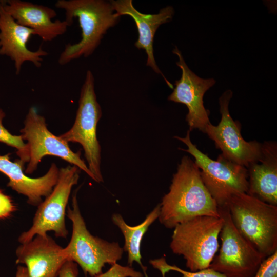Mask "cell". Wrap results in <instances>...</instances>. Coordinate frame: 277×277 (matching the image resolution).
Returning <instances> with one entry per match:
<instances>
[{"label": "cell", "mask_w": 277, "mask_h": 277, "mask_svg": "<svg viewBox=\"0 0 277 277\" xmlns=\"http://www.w3.org/2000/svg\"><path fill=\"white\" fill-rule=\"evenodd\" d=\"M253 277H277V251L262 262Z\"/></svg>", "instance_id": "23"}, {"label": "cell", "mask_w": 277, "mask_h": 277, "mask_svg": "<svg viewBox=\"0 0 277 277\" xmlns=\"http://www.w3.org/2000/svg\"><path fill=\"white\" fill-rule=\"evenodd\" d=\"M10 155V153L0 155V172L9 179L7 186L26 196L29 204L38 206L42 197L47 196L57 182L59 170L56 165L53 163L43 176L32 178L24 173L23 165L18 160L11 161Z\"/></svg>", "instance_id": "17"}, {"label": "cell", "mask_w": 277, "mask_h": 277, "mask_svg": "<svg viewBox=\"0 0 277 277\" xmlns=\"http://www.w3.org/2000/svg\"><path fill=\"white\" fill-rule=\"evenodd\" d=\"M67 215L72 222V232L63 252L67 260L80 265L85 274L94 277L102 272L106 264L113 265L122 259L124 250L118 242H108L88 231L79 209L76 192Z\"/></svg>", "instance_id": "5"}, {"label": "cell", "mask_w": 277, "mask_h": 277, "mask_svg": "<svg viewBox=\"0 0 277 277\" xmlns=\"http://www.w3.org/2000/svg\"><path fill=\"white\" fill-rule=\"evenodd\" d=\"M190 132L188 130L184 137L174 136L187 147V149H179L194 157L203 183L215 200L218 208H228L229 202L234 195L247 193V168L231 162L222 154L219 155L216 160L211 159L191 142Z\"/></svg>", "instance_id": "6"}, {"label": "cell", "mask_w": 277, "mask_h": 277, "mask_svg": "<svg viewBox=\"0 0 277 277\" xmlns=\"http://www.w3.org/2000/svg\"><path fill=\"white\" fill-rule=\"evenodd\" d=\"M160 208V203L147 215L143 222L134 226L128 225L118 213H114L112 216L113 223L119 228L124 236L125 244L123 248L128 253V264L131 267L134 262H137L142 268L145 277H148L147 268L143 265L141 261V243L149 227L158 219Z\"/></svg>", "instance_id": "19"}, {"label": "cell", "mask_w": 277, "mask_h": 277, "mask_svg": "<svg viewBox=\"0 0 277 277\" xmlns=\"http://www.w3.org/2000/svg\"><path fill=\"white\" fill-rule=\"evenodd\" d=\"M223 219L219 254L209 268L226 277H253L265 258L234 226L228 208H218Z\"/></svg>", "instance_id": "10"}, {"label": "cell", "mask_w": 277, "mask_h": 277, "mask_svg": "<svg viewBox=\"0 0 277 277\" xmlns=\"http://www.w3.org/2000/svg\"><path fill=\"white\" fill-rule=\"evenodd\" d=\"M149 263L161 272L163 277H165L166 273L171 270L182 273V277H226L223 274L209 267L194 272L187 271L176 266L169 265L167 263L165 258L151 260Z\"/></svg>", "instance_id": "20"}, {"label": "cell", "mask_w": 277, "mask_h": 277, "mask_svg": "<svg viewBox=\"0 0 277 277\" xmlns=\"http://www.w3.org/2000/svg\"><path fill=\"white\" fill-rule=\"evenodd\" d=\"M15 277H28L27 269L26 267L18 266Z\"/></svg>", "instance_id": "26"}, {"label": "cell", "mask_w": 277, "mask_h": 277, "mask_svg": "<svg viewBox=\"0 0 277 277\" xmlns=\"http://www.w3.org/2000/svg\"><path fill=\"white\" fill-rule=\"evenodd\" d=\"M102 114L95 92L94 76L91 71L88 70L81 88L74 123L68 131L59 136L68 143L81 145L88 167L94 181L98 183L103 182L101 170V147L96 133Z\"/></svg>", "instance_id": "8"}, {"label": "cell", "mask_w": 277, "mask_h": 277, "mask_svg": "<svg viewBox=\"0 0 277 277\" xmlns=\"http://www.w3.org/2000/svg\"><path fill=\"white\" fill-rule=\"evenodd\" d=\"M77 264L71 261H66L61 268L56 277H77Z\"/></svg>", "instance_id": "25"}, {"label": "cell", "mask_w": 277, "mask_h": 277, "mask_svg": "<svg viewBox=\"0 0 277 277\" xmlns=\"http://www.w3.org/2000/svg\"><path fill=\"white\" fill-rule=\"evenodd\" d=\"M16 264L26 265L28 277H56L67 259L63 248L47 234L36 235L16 250Z\"/></svg>", "instance_id": "13"}, {"label": "cell", "mask_w": 277, "mask_h": 277, "mask_svg": "<svg viewBox=\"0 0 277 277\" xmlns=\"http://www.w3.org/2000/svg\"><path fill=\"white\" fill-rule=\"evenodd\" d=\"M0 3L15 21L33 30L45 42L64 34L71 26L65 20L52 21L57 13L48 6L21 0H2Z\"/></svg>", "instance_id": "15"}, {"label": "cell", "mask_w": 277, "mask_h": 277, "mask_svg": "<svg viewBox=\"0 0 277 277\" xmlns=\"http://www.w3.org/2000/svg\"><path fill=\"white\" fill-rule=\"evenodd\" d=\"M160 205L158 219L169 229L199 216L220 217L217 204L203 183L199 168L187 155L182 158L169 192Z\"/></svg>", "instance_id": "1"}, {"label": "cell", "mask_w": 277, "mask_h": 277, "mask_svg": "<svg viewBox=\"0 0 277 277\" xmlns=\"http://www.w3.org/2000/svg\"><path fill=\"white\" fill-rule=\"evenodd\" d=\"M5 116V112L0 109V142L15 148L17 150L23 149L26 144L21 135H12L3 126L2 122Z\"/></svg>", "instance_id": "21"}, {"label": "cell", "mask_w": 277, "mask_h": 277, "mask_svg": "<svg viewBox=\"0 0 277 277\" xmlns=\"http://www.w3.org/2000/svg\"><path fill=\"white\" fill-rule=\"evenodd\" d=\"M172 52L179 57L176 65L181 69L182 75L179 80L175 81V87L168 100L187 106L188 112L186 121L190 131L198 129L204 133L206 126L210 122L209 118L210 112L204 107L203 97L216 81L212 78H201L192 72L177 47Z\"/></svg>", "instance_id": "12"}, {"label": "cell", "mask_w": 277, "mask_h": 277, "mask_svg": "<svg viewBox=\"0 0 277 277\" xmlns=\"http://www.w3.org/2000/svg\"><path fill=\"white\" fill-rule=\"evenodd\" d=\"M16 210V207L9 195L0 189V220L10 217Z\"/></svg>", "instance_id": "24"}, {"label": "cell", "mask_w": 277, "mask_h": 277, "mask_svg": "<svg viewBox=\"0 0 277 277\" xmlns=\"http://www.w3.org/2000/svg\"><path fill=\"white\" fill-rule=\"evenodd\" d=\"M111 266L106 272H102L94 277H144L142 273L130 266H124L117 263Z\"/></svg>", "instance_id": "22"}, {"label": "cell", "mask_w": 277, "mask_h": 277, "mask_svg": "<svg viewBox=\"0 0 277 277\" xmlns=\"http://www.w3.org/2000/svg\"><path fill=\"white\" fill-rule=\"evenodd\" d=\"M55 5L65 11V20L70 25L77 18L82 31L80 42L67 44L60 54L58 62L61 65L92 54L108 29L115 26L120 17L114 12L110 2L103 0H58Z\"/></svg>", "instance_id": "2"}, {"label": "cell", "mask_w": 277, "mask_h": 277, "mask_svg": "<svg viewBox=\"0 0 277 277\" xmlns=\"http://www.w3.org/2000/svg\"><path fill=\"white\" fill-rule=\"evenodd\" d=\"M34 31L18 24L3 8L0 3V55L9 57L14 63L15 73L19 74L26 62L40 67L43 57L48 53L41 47L30 50L27 45Z\"/></svg>", "instance_id": "14"}, {"label": "cell", "mask_w": 277, "mask_h": 277, "mask_svg": "<svg viewBox=\"0 0 277 277\" xmlns=\"http://www.w3.org/2000/svg\"><path fill=\"white\" fill-rule=\"evenodd\" d=\"M247 194L277 206V144L267 141L262 144L261 155L247 168Z\"/></svg>", "instance_id": "18"}, {"label": "cell", "mask_w": 277, "mask_h": 277, "mask_svg": "<svg viewBox=\"0 0 277 277\" xmlns=\"http://www.w3.org/2000/svg\"><path fill=\"white\" fill-rule=\"evenodd\" d=\"M23 140L27 141L24 148L17 150L18 160L23 165L28 163L25 172L31 174L46 155L58 157L84 171L94 181V177L88 166L81 157V153L73 152L68 143L59 136H55L47 128L45 118L38 114L36 108L31 107L20 131Z\"/></svg>", "instance_id": "7"}, {"label": "cell", "mask_w": 277, "mask_h": 277, "mask_svg": "<svg viewBox=\"0 0 277 277\" xmlns=\"http://www.w3.org/2000/svg\"><path fill=\"white\" fill-rule=\"evenodd\" d=\"M80 170L74 165L59 170L57 182L51 192L38 205L32 226L19 236L21 244L30 241L36 235H46L51 231L57 238H67L66 210L72 188L78 182Z\"/></svg>", "instance_id": "9"}, {"label": "cell", "mask_w": 277, "mask_h": 277, "mask_svg": "<svg viewBox=\"0 0 277 277\" xmlns=\"http://www.w3.org/2000/svg\"><path fill=\"white\" fill-rule=\"evenodd\" d=\"M228 208L237 230L265 259L277 251V206L243 193L231 198Z\"/></svg>", "instance_id": "3"}, {"label": "cell", "mask_w": 277, "mask_h": 277, "mask_svg": "<svg viewBox=\"0 0 277 277\" xmlns=\"http://www.w3.org/2000/svg\"><path fill=\"white\" fill-rule=\"evenodd\" d=\"M114 11L121 15H129L134 21L138 33V38L135 43L138 49H144L147 55V66L150 67L155 72L160 74L168 86L173 89V86L165 77L156 65L154 54L153 44L154 37L160 25L170 22L174 15L172 7L166 6L157 14L142 13L133 5L132 0H116L110 2Z\"/></svg>", "instance_id": "16"}, {"label": "cell", "mask_w": 277, "mask_h": 277, "mask_svg": "<svg viewBox=\"0 0 277 277\" xmlns=\"http://www.w3.org/2000/svg\"><path fill=\"white\" fill-rule=\"evenodd\" d=\"M223 222L221 215L199 216L174 228L170 247L173 253L183 255L191 271L209 268L219 250Z\"/></svg>", "instance_id": "4"}, {"label": "cell", "mask_w": 277, "mask_h": 277, "mask_svg": "<svg viewBox=\"0 0 277 277\" xmlns=\"http://www.w3.org/2000/svg\"><path fill=\"white\" fill-rule=\"evenodd\" d=\"M231 90H227L219 98L221 120L217 125L208 124L205 133L214 142L222 154L231 162L247 168L258 160L261 155L262 143L256 141L247 142L241 134V125L234 121L229 111V104L232 97Z\"/></svg>", "instance_id": "11"}]
</instances>
